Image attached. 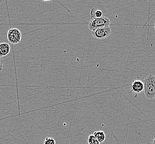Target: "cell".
Masks as SVG:
<instances>
[{
    "label": "cell",
    "instance_id": "13",
    "mask_svg": "<svg viewBox=\"0 0 155 144\" xmlns=\"http://www.w3.org/2000/svg\"><path fill=\"white\" fill-rule=\"evenodd\" d=\"M154 28H155V25H154Z\"/></svg>",
    "mask_w": 155,
    "mask_h": 144
},
{
    "label": "cell",
    "instance_id": "6",
    "mask_svg": "<svg viewBox=\"0 0 155 144\" xmlns=\"http://www.w3.org/2000/svg\"><path fill=\"white\" fill-rule=\"evenodd\" d=\"M11 51V46L7 43H0V57H3L6 56Z\"/></svg>",
    "mask_w": 155,
    "mask_h": 144
},
{
    "label": "cell",
    "instance_id": "1",
    "mask_svg": "<svg viewBox=\"0 0 155 144\" xmlns=\"http://www.w3.org/2000/svg\"><path fill=\"white\" fill-rule=\"evenodd\" d=\"M144 94L147 99L155 98V75L150 74L143 81Z\"/></svg>",
    "mask_w": 155,
    "mask_h": 144
},
{
    "label": "cell",
    "instance_id": "4",
    "mask_svg": "<svg viewBox=\"0 0 155 144\" xmlns=\"http://www.w3.org/2000/svg\"><path fill=\"white\" fill-rule=\"evenodd\" d=\"M112 33V29L110 27L98 28L91 31V35L97 39H104L109 37Z\"/></svg>",
    "mask_w": 155,
    "mask_h": 144
},
{
    "label": "cell",
    "instance_id": "7",
    "mask_svg": "<svg viewBox=\"0 0 155 144\" xmlns=\"http://www.w3.org/2000/svg\"><path fill=\"white\" fill-rule=\"evenodd\" d=\"M93 135L100 143L104 142L106 140V136L105 133L103 131H97V132H94Z\"/></svg>",
    "mask_w": 155,
    "mask_h": 144
},
{
    "label": "cell",
    "instance_id": "9",
    "mask_svg": "<svg viewBox=\"0 0 155 144\" xmlns=\"http://www.w3.org/2000/svg\"><path fill=\"white\" fill-rule=\"evenodd\" d=\"M88 144H100L99 141L97 140L96 138L93 134L89 135L88 138Z\"/></svg>",
    "mask_w": 155,
    "mask_h": 144
},
{
    "label": "cell",
    "instance_id": "2",
    "mask_svg": "<svg viewBox=\"0 0 155 144\" xmlns=\"http://www.w3.org/2000/svg\"><path fill=\"white\" fill-rule=\"evenodd\" d=\"M110 20L107 17H103L99 19H92L88 23V27L91 31L98 28L110 27Z\"/></svg>",
    "mask_w": 155,
    "mask_h": 144
},
{
    "label": "cell",
    "instance_id": "11",
    "mask_svg": "<svg viewBox=\"0 0 155 144\" xmlns=\"http://www.w3.org/2000/svg\"><path fill=\"white\" fill-rule=\"evenodd\" d=\"M3 59L2 58V57H0V73L2 71V70L3 69Z\"/></svg>",
    "mask_w": 155,
    "mask_h": 144
},
{
    "label": "cell",
    "instance_id": "5",
    "mask_svg": "<svg viewBox=\"0 0 155 144\" xmlns=\"http://www.w3.org/2000/svg\"><path fill=\"white\" fill-rule=\"evenodd\" d=\"M131 91H133L135 94H138L143 91L144 84L143 81L140 80H135L131 83Z\"/></svg>",
    "mask_w": 155,
    "mask_h": 144
},
{
    "label": "cell",
    "instance_id": "10",
    "mask_svg": "<svg viewBox=\"0 0 155 144\" xmlns=\"http://www.w3.org/2000/svg\"><path fill=\"white\" fill-rule=\"evenodd\" d=\"M55 140L53 138L47 137L45 140L44 141V144H55Z\"/></svg>",
    "mask_w": 155,
    "mask_h": 144
},
{
    "label": "cell",
    "instance_id": "8",
    "mask_svg": "<svg viewBox=\"0 0 155 144\" xmlns=\"http://www.w3.org/2000/svg\"><path fill=\"white\" fill-rule=\"evenodd\" d=\"M91 19H99L103 17V12L101 10L92 9L90 12Z\"/></svg>",
    "mask_w": 155,
    "mask_h": 144
},
{
    "label": "cell",
    "instance_id": "3",
    "mask_svg": "<svg viewBox=\"0 0 155 144\" xmlns=\"http://www.w3.org/2000/svg\"><path fill=\"white\" fill-rule=\"evenodd\" d=\"M7 37L11 44H17L21 41L22 33L20 30L17 28H11L7 32Z\"/></svg>",
    "mask_w": 155,
    "mask_h": 144
},
{
    "label": "cell",
    "instance_id": "12",
    "mask_svg": "<svg viewBox=\"0 0 155 144\" xmlns=\"http://www.w3.org/2000/svg\"><path fill=\"white\" fill-rule=\"evenodd\" d=\"M153 144H155V138L153 139Z\"/></svg>",
    "mask_w": 155,
    "mask_h": 144
}]
</instances>
